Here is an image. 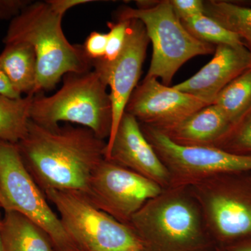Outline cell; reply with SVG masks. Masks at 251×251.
<instances>
[{
	"instance_id": "6da1fadb",
	"label": "cell",
	"mask_w": 251,
	"mask_h": 251,
	"mask_svg": "<svg viewBox=\"0 0 251 251\" xmlns=\"http://www.w3.org/2000/svg\"><path fill=\"white\" fill-rule=\"evenodd\" d=\"M17 145L25 166L43 192L85 195L105 158L107 142L85 127L67 124L45 128L30 120L27 134Z\"/></svg>"
},
{
	"instance_id": "7a4b0ae2",
	"label": "cell",
	"mask_w": 251,
	"mask_h": 251,
	"mask_svg": "<svg viewBox=\"0 0 251 251\" xmlns=\"http://www.w3.org/2000/svg\"><path fill=\"white\" fill-rule=\"evenodd\" d=\"M90 0H47L31 2L11 20L3 42L27 43L34 48L37 75L34 95L52 90L66 74L92 70L82 46L72 45L63 32L64 14Z\"/></svg>"
},
{
	"instance_id": "3957f363",
	"label": "cell",
	"mask_w": 251,
	"mask_h": 251,
	"mask_svg": "<svg viewBox=\"0 0 251 251\" xmlns=\"http://www.w3.org/2000/svg\"><path fill=\"white\" fill-rule=\"evenodd\" d=\"M62 87L52 95L35 94L31 102V122L45 128L60 122L74 124L94 132L100 139L110 136L112 108L107 85L95 71L69 73Z\"/></svg>"
},
{
	"instance_id": "277c9868",
	"label": "cell",
	"mask_w": 251,
	"mask_h": 251,
	"mask_svg": "<svg viewBox=\"0 0 251 251\" xmlns=\"http://www.w3.org/2000/svg\"><path fill=\"white\" fill-rule=\"evenodd\" d=\"M127 226L145 251H206L210 245L196 206L184 193L162 192L145 203Z\"/></svg>"
},
{
	"instance_id": "5b68a950",
	"label": "cell",
	"mask_w": 251,
	"mask_h": 251,
	"mask_svg": "<svg viewBox=\"0 0 251 251\" xmlns=\"http://www.w3.org/2000/svg\"><path fill=\"white\" fill-rule=\"evenodd\" d=\"M138 2L137 8L125 6L119 9L117 19L139 20L145 25L153 48L146 77L160 79L162 84L169 86L185 63L215 52L216 46L198 40L186 30L169 0Z\"/></svg>"
},
{
	"instance_id": "8992f818",
	"label": "cell",
	"mask_w": 251,
	"mask_h": 251,
	"mask_svg": "<svg viewBox=\"0 0 251 251\" xmlns=\"http://www.w3.org/2000/svg\"><path fill=\"white\" fill-rule=\"evenodd\" d=\"M44 194L55 206L64 230L80 251L143 248L128 226L97 209L82 193L50 190Z\"/></svg>"
},
{
	"instance_id": "52a82bcc",
	"label": "cell",
	"mask_w": 251,
	"mask_h": 251,
	"mask_svg": "<svg viewBox=\"0 0 251 251\" xmlns=\"http://www.w3.org/2000/svg\"><path fill=\"white\" fill-rule=\"evenodd\" d=\"M0 192L4 211L14 210L38 225L57 251H80L63 227L58 215L23 163L17 144L0 140Z\"/></svg>"
},
{
	"instance_id": "ba28073f",
	"label": "cell",
	"mask_w": 251,
	"mask_h": 251,
	"mask_svg": "<svg viewBox=\"0 0 251 251\" xmlns=\"http://www.w3.org/2000/svg\"><path fill=\"white\" fill-rule=\"evenodd\" d=\"M140 126L171 173V184L175 186L201 182L218 175L251 171V154H237L216 147L178 145L154 127Z\"/></svg>"
},
{
	"instance_id": "9c48e42d",
	"label": "cell",
	"mask_w": 251,
	"mask_h": 251,
	"mask_svg": "<svg viewBox=\"0 0 251 251\" xmlns=\"http://www.w3.org/2000/svg\"><path fill=\"white\" fill-rule=\"evenodd\" d=\"M162 192L154 181L105 158L84 196L97 209L127 226L145 203Z\"/></svg>"
},
{
	"instance_id": "30bf717a",
	"label": "cell",
	"mask_w": 251,
	"mask_h": 251,
	"mask_svg": "<svg viewBox=\"0 0 251 251\" xmlns=\"http://www.w3.org/2000/svg\"><path fill=\"white\" fill-rule=\"evenodd\" d=\"M128 21L125 46L118 57L112 62H92V69L110 90L112 122L107 146L113 140L130 96L138 85L150 42L143 23L137 19Z\"/></svg>"
},
{
	"instance_id": "8fae6325",
	"label": "cell",
	"mask_w": 251,
	"mask_h": 251,
	"mask_svg": "<svg viewBox=\"0 0 251 251\" xmlns=\"http://www.w3.org/2000/svg\"><path fill=\"white\" fill-rule=\"evenodd\" d=\"M208 105L191 94L145 77L130 96L125 112L142 125L163 130Z\"/></svg>"
},
{
	"instance_id": "7c38bea8",
	"label": "cell",
	"mask_w": 251,
	"mask_h": 251,
	"mask_svg": "<svg viewBox=\"0 0 251 251\" xmlns=\"http://www.w3.org/2000/svg\"><path fill=\"white\" fill-rule=\"evenodd\" d=\"M105 158L167 186L171 184V175L151 145L145 138L139 122L125 112L111 144L106 147Z\"/></svg>"
},
{
	"instance_id": "4fadbf2b",
	"label": "cell",
	"mask_w": 251,
	"mask_h": 251,
	"mask_svg": "<svg viewBox=\"0 0 251 251\" xmlns=\"http://www.w3.org/2000/svg\"><path fill=\"white\" fill-rule=\"evenodd\" d=\"M251 69V51L247 45L216 46L210 62L173 87L210 105L225 87Z\"/></svg>"
},
{
	"instance_id": "5bb4252c",
	"label": "cell",
	"mask_w": 251,
	"mask_h": 251,
	"mask_svg": "<svg viewBox=\"0 0 251 251\" xmlns=\"http://www.w3.org/2000/svg\"><path fill=\"white\" fill-rule=\"evenodd\" d=\"M206 209L222 247L251 237V195L234 188L214 191Z\"/></svg>"
},
{
	"instance_id": "9a60e30c",
	"label": "cell",
	"mask_w": 251,
	"mask_h": 251,
	"mask_svg": "<svg viewBox=\"0 0 251 251\" xmlns=\"http://www.w3.org/2000/svg\"><path fill=\"white\" fill-rule=\"evenodd\" d=\"M232 126L221 110L210 104L175 125L160 130L178 145L216 147Z\"/></svg>"
},
{
	"instance_id": "2e32d148",
	"label": "cell",
	"mask_w": 251,
	"mask_h": 251,
	"mask_svg": "<svg viewBox=\"0 0 251 251\" xmlns=\"http://www.w3.org/2000/svg\"><path fill=\"white\" fill-rule=\"evenodd\" d=\"M0 232L4 251H57L45 231L17 211H5Z\"/></svg>"
},
{
	"instance_id": "e0dca14e",
	"label": "cell",
	"mask_w": 251,
	"mask_h": 251,
	"mask_svg": "<svg viewBox=\"0 0 251 251\" xmlns=\"http://www.w3.org/2000/svg\"><path fill=\"white\" fill-rule=\"evenodd\" d=\"M0 68L20 95H34L37 63L34 48L27 43L6 44L0 54Z\"/></svg>"
},
{
	"instance_id": "ac0fdd59",
	"label": "cell",
	"mask_w": 251,
	"mask_h": 251,
	"mask_svg": "<svg viewBox=\"0 0 251 251\" xmlns=\"http://www.w3.org/2000/svg\"><path fill=\"white\" fill-rule=\"evenodd\" d=\"M33 97L11 99L0 94V140L18 144L25 137Z\"/></svg>"
},
{
	"instance_id": "d6986e66",
	"label": "cell",
	"mask_w": 251,
	"mask_h": 251,
	"mask_svg": "<svg viewBox=\"0 0 251 251\" xmlns=\"http://www.w3.org/2000/svg\"><path fill=\"white\" fill-rule=\"evenodd\" d=\"M230 122H239L251 110V69L225 87L213 103Z\"/></svg>"
},
{
	"instance_id": "ffe728a7",
	"label": "cell",
	"mask_w": 251,
	"mask_h": 251,
	"mask_svg": "<svg viewBox=\"0 0 251 251\" xmlns=\"http://www.w3.org/2000/svg\"><path fill=\"white\" fill-rule=\"evenodd\" d=\"M204 14L235 33L246 42H251V8L231 1H204Z\"/></svg>"
},
{
	"instance_id": "44dd1931",
	"label": "cell",
	"mask_w": 251,
	"mask_h": 251,
	"mask_svg": "<svg viewBox=\"0 0 251 251\" xmlns=\"http://www.w3.org/2000/svg\"><path fill=\"white\" fill-rule=\"evenodd\" d=\"M186 30L198 40L214 46H243L245 41L235 33L228 30L203 14L181 21Z\"/></svg>"
},
{
	"instance_id": "7402d4cb",
	"label": "cell",
	"mask_w": 251,
	"mask_h": 251,
	"mask_svg": "<svg viewBox=\"0 0 251 251\" xmlns=\"http://www.w3.org/2000/svg\"><path fill=\"white\" fill-rule=\"evenodd\" d=\"M216 147L237 154H251V110L232 126Z\"/></svg>"
},
{
	"instance_id": "603a6c76",
	"label": "cell",
	"mask_w": 251,
	"mask_h": 251,
	"mask_svg": "<svg viewBox=\"0 0 251 251\" xmlns=\"http://www.w3.org/2000/svg\"><path fill=\"white\" fill-rule=\"evenodd\" d=\"M129 21L119 20L116 23H108V43L106 51L103 58L100 59L105 62H112L116 59L124 49Z\"/></svg>"
},
{
	"instance_id": "cb8c5ba5",
	"label": "cell",
	"mask_w": 251,
	"mask_h": 251,
	"mask_svg": "<svg viewBox=\"0 0 251 251\" xmlns=\"http://www.w3.org/2000/svg\"><path fill=\"white\" fill-rule=\"evenodd\" d=\"M107 43L108 34L99 31L91 33L82 46L86 57L91 62L103 58L106 51Z\"/></svg>"
},
{
	"instance_id": "d4e9b609",
	"label": "cell",
	"mask_w": 251,
	"mask_h": 251,
	"mask_svg": "<svg viewBox=\"0 0 251 251\" xmlns=\"http://www.w3.org/2000/svg\"><path fill=\"white\" fill-rule=\"evenodd\" d=\"M180 21L204 14V1L201 0H169Z\"/></svg>"
},
{
	"instance_id": "484cf974",
	"label": "cell",
	"mask_w": 251,
	"mask_h": 251,
	"mask_svg": "<svg viewBox=\"0 0 251 251\" xmlns=\"http://www.w3.org/2000/svg\"><path fill=\"white\" fill-rule=\"evenodd\" d=\"M31 2L27 0H0V19L11 21Z\"/></svg>"
},
{
	"instance_id": "4316f807",
	"label": "cell",
	"mask_w": 251,
	"mask_h": 251,
	"mask_svg": "<svg viewBox=\"0 0 251 251\" xmlns=\"http://www.w3.org/2000/svg\"><path fill=\"white\" fill-rule=\"evenodd\" d=\"M0 94L11 99H20L23 97L16 92L11 85L9 79L0 68Z\"/></svg>"
},
{
	"instance_id": "83f0119b",
	"label": "cell",
	"mask_w": 251,
	"mask_h": 251,
	"mask_svg": "<svg viewBox=\"0 0 251 251\" xmlns=\"http://www.w3.org/2000/svg\"><path fill=\"white\" fill-rule=\"evenodd\" d=\"M223 251H251V237L220 248Z\"/></svg>"
},
{
	"instance_id": "f1b7e54d",
	"label": "cell",
	"mask_w": 251,
	"mask_h": 251,
	"mask_svg": "<svg viewBox=\"0 0 251 251\" xmlns=\"http://www.w3.org/2000/svg\"><path fill=\"white\" fill-rule=\"evenodd\" d=\"M0 204L2 206V209L5 210V209H6V203H5L4 198L1 196V192H0Z\"/></svg>"
},
{
	"instance_id": "f546056e",
	"label": "cell",
	"mask_w": 251,
	"mask_h": 251,
	"mask_svg": "<svg viewBox=\"0 0 251 251\" xmlns=\"http://www.w3.org/2000/svg\"><path fill=\"white\" fill-rule=\"evenodd\" d=\"M120 251H145L143 248H133V249H126Z\"/></svg>"
},
{
	"instance_id": "4dcf8cb0",
	"label": "cell",
	"mask_w": 251,
	"mask_h": 251,
	"mask_svg": "<svg viewBox=\"0 0 251 251\" xmlns=\"http://www.w3.org/2000/svg\"><path fill=\"white\" fill-rule=\"evenodd\" d=\"M1 221V218H0ZM0 251H4V247H3L2 240H1V232H0Z\"/></svg>"
},
{
	"instance_id": "1f68e13d",
	"label": "cell",
	"mask_w": 251,
	"mask_h": 251,
	"mask_svg": "<svg viewBox=\"0 0 251 251\" xmlns=\"http://www.w3.org/2000/svg\"><path fill=\"white\" fill-rule=\"evenodd\" d=\"M246 45L249 48V50L251 51V42H246Z\"/></svg>"
},
{
	"instance_id": "d6a6232c",
	"label": "cell",
	"mask_w": 251,
	"mask_h": 251,
	"mask_svg": "<svg viewBox=\"0 0 251 251\" xmlns=\"http://www.w3.org/2000/svg\"><path fill=\"white\" fill-rule=\"evenodd\" d=\"M214 251H222V249H216V250H214Z\"/></svg>"
},
{
	"instance_id": "836d02e7",
	"label": "cell",
	"mask_w": 251,
	"mask_h": 251,
	"mask_svg": "<svg viewBox=\"0 0 251 251\" xmlns=\"http://www.w3.org/2000/svg\"><path fill=\"white\" fill-rule=\"evenodd\" d=\"M1 208H2V206H1V204H0V209H1Z\"/></svg>"
}]
</instances>
